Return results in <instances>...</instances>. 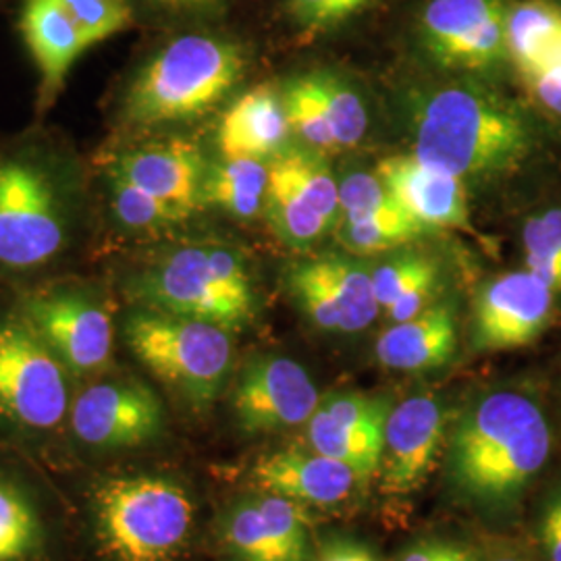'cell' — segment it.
<instances>
[{"mask_svg":"<svg viewBox=\"0 0 561 561\" xmlns=\"http://www.w3.org/2000/svg\"><path fill=\"white\" fill-rule=\"evenodd\" d=\"M551 454V426L541 405L512 389L472 401L445 443L447 479L463 500L489 510L520 502Z\"/></svg>","mask_w":561,"mask_h":561,"instance_id":"1","label":"cell"},{"mask_svg":"<svg viewBox=\"0 0 561 561\" xmlns=\"http://www.w3.org/2000/svg\"><path fill=\"white\" fill-rule=\"evenodd\" d=\"M245 67L240 41L217 32L180 34L136 73L123 102L125 123L152 129L201 117L240 83Z\"/></svg>","mask_w":561,"mask_h":561,"instance_id":"2","label":"cell"},{"mask_svg":"<svg viewBox=\"0 0 561 561\" xmlns=\"http://www.w3.org/2000/svg\"><path fill=\"white\" fill-rule=\"evenodd\" d=\"M526 150L520 115L474 85H445L426 99L416 117L412 154L460 180L507 171Z\"/></svg>","mask_w":561,"mask_h":561,"instance_id":"3","label":"cell"},{"mask_svg":"<svg viewBox=\"0 0 561 561\" xmlns=\"http://www.w3.org/2000/svg\"><path fill=\"white\" fill-rule=\"evenodd\" d=\"M129 296L141 308L210 322L229 333L256 314L250 273L240 254L222 245H183L162 254L131 279Z\"/></svg>","mask_w":561,"mask_h":561,"instance_id":"4","label":"cell"},{"mask_svg":"<svg viewBox=\"0 0 561 561\" xmlns=\"http://www.w3.org/2000/svg\"><path fill=\"white\" fill-rule=\"evenodd\" d=\"M90 503L102 549L117 561L173 560L196 512L185 486L162 474L106 479Z\"/></svg>","mask_w":561,"mask_h":561,"instance_id":"5","label":"cell"},{"mask_svg":"<svg viewBox=\"0 0 561 561\" xmlns=\"http://www.w3.org/2000/svg\"><path fill=\"white\" fill-rule=\"evenodd\" d=\"M123 337L134 356L192 408L206 410L221 396L233 364L227 329L138 306L125 319Z\"/></svg>","mask_w":561,"mask_h":561,"instance_id":"6","label":"cell"},{"mask_svg":"<svg viewBox=\"0 0 561 561\" xmlns=\"http://www.w3.org/2000/svg\"><path fill=\"white\" fill-rule=\"evenodd\" d=\"M71 373L27 322L0 319V421L25 431L59 428L71 410Z\"/></svg>","mask_w":561,"mask_h":561,"instance_id":"7","label":"cell"},{"mask_svg":"<svg viewBox=\"0 0 561 561\" xmlns=\"http://www.w3.org/2000/svg\"><path fill=\"white\" fill-rule=\"evenodd\" d=\"M512 0H422L412 18V41L447 71L486 73L507 57Z\"/></svg>","mask_w":561,"mask_h":561,"instance_id":"8","label":"cell"},{"mask_svg":"<svg viewBox=\"0 0 561 561\" xmlns=\"http://www.w3.org/2000/svg\"><path fill=\"white\" fill-rule=\"evenodd\" d=\"M67 241L59 190L34 162L0 161V264L34 268L53 261Z\"/></svg>","mask_w":561,"mask_h":561,"instance_id":"9","label":"cell"},{"mask_svg":"<svg viewBox=\"0 0 561 561\" xmlns=\"http://www.w3.org/2000/svg\"><path fill=\"white\" fill-rule=\"evenodd\" d=\"M20 317L71 377H92L111 364L115 329L99 298L80 289L41 291L23 300Z\"/></svg>","mask_w":561,"mask_h":561,"instance_id":"10","label":"cell"},{"mask_svg":"<svg viewBox=\"0 0 561 561\" xmlns=\"http://www.w3.org/2000/svg\"><path fill=\"white\" fill-rule=\"evenodd\" d=\"M69 428L92 449H134L161 435L164 410L159 396L138 379H104L90 382L73 398Z\"/></svg>","mask_w":561,"mask_h":561,"instance_id":"11","label":"cell"},{"mask_svg":"<svg viewBox=\"0 0 561 561\" xmlns=\"http://www.w3.org/2000/svg\"><path fill=\"white\" fill-rule=\"evenodd\" d=\"M321 401L308 370L287 356H256L241 368L233 416L245 435H275L306 426Z\"/></svg>","mask_w":561,"mask_h":561,"instance_id":"12","label":"cell"},{"mask_svg":"<svg viewBox=\"0 0 561 561\" xmlns=\"http://www.w3.org/2000/svg\"><path fill=\"white\" fill-rule=\"evenodd\" d=\"M266 208L283 240L308 245L340 217V183L319 157L280 152L271 161Z\"/></svg>","mask_w":561,"mask_h":561,"instance_id":"13","label":"cell"},{"mask_svg":"<svg viewBox=\"0 0 561 561\" xmlns=\"http://www.w3.org/2000/svg\"><path fill=\"white\" fill-rule=\"evenodd\" d=\"M289 289L304 314L322 331L358 333L381 312L373 271L352 259L301 262L289 273Z\"/></svg>","mask_w":561,"mask_h":561,"instance_id":"14","label":"cell"},{"mask_svg":"<svg viewBox=\"0 0 561 561\" xmlns=\"http://www.w3.org/2000/svg\"><path fill=\"white\" fill-rule=\"evenodd\" d=\"M393 403L382 396L331 393L306 422L308 447L335 458L370 481L381 470L385 424Z\"/></svg>","mask_w":561,"mask_h":561,"instance_id":"15","label":"cell"},{"mask_svg":"<svg viewBox=\"0 0 561 561\" xmlns=\"http://www.w3.org/2000/svg\"><path fill=\"white\" fill-rule=\"evenodd\" d=\"M449 412L435 396H412L391 408L385 424L381 486L387 495L419 491L445 451Z\"/></svg>","mask_w":561,"mask_h":561,"instance_id":"16","label":"cell"},{"mask_svg":"<svg viewBox=\"0 0 561 561\" xmlns=\"http://www.w3.org/2000/svg\"><path fill=\"white\" fill-rule=\"evenodd\" d=\"M553 306L556 291L526 268L489 280L474 300V347L507 352L530 345L549 327Z\"/></svg>","mask_w":561,"mask_h":561,"instance_id":"17","label":"cell"},{"mask_svg":"<svg viewBox=\"0 0 561 561\" xmlns=\"http://www.w3.org/2000/svg\"><path fill=\"white\" fill-rule=\"evenodd\" d=\"M236 561H310V520L300 503L261 491L231 503L219 524Z\"/></svg>","mask_w":561,"mask_h":561,"instance_id":"18","label":"cell"},{"mask_svg":"<svg viewBox=\"0 0 561 561\" xmlns=\"http://www.w3.org/2000/svg\"><path fill=\"white\" fill-rule=\"evenodd\" d=\"M375 173L401 208L426 229H470L463 180L454 173L416 154L389 157Z\"/></svg>","mask_w":561,"mask_h":561,"instance_id":"19","label":"cell"},{"mask_svg":"<svg viewBox=\"0 0 561 561\" xmlns=\"http://www.w3.org/2000/svg\"><path fill=\"white\" fill-rule=\"evenodd\" d=\"M108 173L136 183L187 217L204 201V159L192 141L167 140L131 148L115 159Z\"/></svg>","mask_w":561,"mask_h":561,"instance_id":"20","label":"cell"},{"mask_svg":"<svg viewBox=\"0 0 561 561\" xmlns=\"http://www.w3.org/2000/svg\"><path fill=\"white\" fill-rule=\"evenodd\" d=\"M252 477L264 493L319 507L345 502L362 482L354 468L314 449H280L262 456Z\"/></svg>","mask_w":561,"mask_h":561,"instance_id":"21","label":"cell"},{"mask_svg":"<svg viewBox=\"0 0 561 561\" xmlns=\"http://www.w3.org/2000/svg\"><path fill=\"white\" fill-rule=\"evenodd\" d=\"M20 27L41 71L42 106H50L73 62L92 44L59 0H23Z\"/></svg>","mask_w":561,"mask_h":561,"instance_id":"22","label":"cell"},{"mask_svg":"<svg viewBox=\"0 0 561 561\" xmlns=\"http://www.w3.org/2000/svg\"><path fill=\"white\" fill-rule=\"evenodd\" d=\"M291 136L279 88L261 83L229 106L219 127V148L227 159L277 157Z\"/></svg>","mask_w":561,"mask_h":561,"instance_id":"23","label":"cell"},{"mask_svg":"<svg viewBox=\"0 0 561 561\" xmlns=\"http://www.w3.org/2000/svg\"><path fill=\"white\" fill-rule=\"evenodd\" d=\"M458 347V322L449 306H428L410 321L393 322L385 329L375 354L385 368L401 373H424L442 368Z\"/></svg>","mask_w":561,"mask_h":561,"instance_id":"24","label":"cell"},{"mask_svg":"<svg viewBox=\"0 0 561 561\" xmlns=\"http://www.w3.org/2000/svg\"><path fill=\"white\" fill-rule=\"evenodd\" d=\"M437 280L439 268L424 254H403L373 268L375 298L391 322L410 321L426 310Z\"/></svg>","mask_w":561,"mask_h":561,"instance_id":"25","label":"cell"},{"mask_svg":"<svg viewBox=\"0 0 561 561\" xmlns=\"http://www.w3.org/2000/svg\"><path fill=\"white\" fill-rule=\"evenodd\" d=\"M271 162L227 159L206 173L202 198L236 219H254L266 208Z\"/></svg>","mask_w":561,"mask_h":561,"instance_id":"26","label":"cell"},{"mask_svg":"<svg viewBox=\"0 0 561 561\" xmlns=\"http://www.w3.org/2000/svg\"><path fill=\"white\" fill-rule=\"evenodd\" d=\"M42 542L38 510L18 484L0 479V561L32 560Z\"/></svg>","mask_w":561,"mask_h":561,"instance_id":"27","label":"cell"},{"mask_svg":"<svg viewBox=\"0 0 561 561\" xmlns=\"http://www.w3.org/2000/svg\"><path fill=\"white\" fill-rule=\"evenodd\" d=\"M108 201L115 221L131 233L161 231L187 219V215L171 204L115 173H108Z\"/></svg>","mask_w":561,"mask_h":561,"instance_id":"28","label":"cell"},{"mask_svg":"<svg viewBox=\"0 0 561 561\" xmlns=\"http://www.w3.org/2000/svg\"><path fill=\"white\" fill-rule=\"evenodd\" d=\"M310 80L322 102L327 119L340 148L360 144L368 129V113L352 83L333 71H310Z\"/></svg>","mask_w":561,"mask_h":561,"instance_id":"29","label":"cell"},{"mask_svg":"<svg viewBox=\"0 0 561 561\" xmlns=\"http://www.w3.org/2000/svg\"><path fill=\"white\" fill-rule=\"evenodd\" d=\"M280 96H283L291 134H296L317 152L340 150L331 123L322 108L321 99L314 90V83L310 80V71L287 81L280 88Z\"/></svg>","mask_w":561,"mask_h":561,"instance_id":"30","label":"cell"},{"mask_svg":"<svg viewBox=\"0 0 561 561\" xmlns=\"http://www.w3.org/2000/svg\"><path fill=\"white\" fill-rule=\"evenodd\" d=\"M424 231L426 227L416 219H412L405 210L364 219V221H341L343 245L358 256L391 252L421 238Z\"/></svg>","mask_w":561,"mask_h":561,"instance_id":"31","label":"cell"},{"mask_svg":"<svg viewBox=\"0 0 561 561\" xmlns=\"http://www.w3.org/2000/svg\"><path fill=\"white\" fill-rule=\"evenodd\" d=\"M379 2L381 0H280V9L291 30L304 41H312L337 32Z\"/></svg>","mask_w":561,"mask_h":561,"instance_id":"32","label":"cell"},{"mask_svg":"<svg viewBox=\"0 0 561 561\" xmlns=\"http://www.w3.org/2000/svg\"><path fill=\"white\" fill-rule=\"evenodd\" d=\"M526 271L561 291V208H549L524 225Z\"/></svg>","mask_w":561,"mask_h":561,"instance_id":"33","label":"cell"},{"mask_svg":"<svg viewBox=\"0 0 561 561\" xmlns=\"http://www.w3.org/2000/svg\"><path fill=\"white\" fill-rule=\"evenodd\" d=\"M403 210L377 173H350L340 183L341 221H364Z\"/></svg>","mask_w":561,"mask_h":561,"instance_id":"34","label":"cell"},{"mask_svg":"<svg viewBox=\"0 0 561 561\" xmlns=\"http://www.w3.org/2000/svg\"><path fill=\"white\" fill-rule=\"evenodd\" d=\"M90 44H99L134 23L131 0H59Z\"/></svg>","mask_w":561,"mask_h":561,"instance_id":"35","label":"cell"},{"mask_svg":"<svg viewBox=\"0 0 561 561\" xmlns=\"http://www.w3.org/2000/svg\"><path fill=\"white\" fill-rule=\"evenodd\" d=\"M539 537L547 561H561V486L542 505Z\"/></svg>","mask_w":561,"mask_h":561,"instance_id":"36","label":"cell"},{"mask_svg":"<svg viewBox=\"0 0 561 561\" xmlns=\"http://www.w3.org/2000/svg\"><path fill=\"white\" fill-rule=\"evenodd\" d=\"M520 78L545 108L561 117V71H530Z\"/></svg>","mask_w":561,"mask_h":561,"instance_id":"37","label":"cell"},{"mask_svg":"<svg viewBox=\"0 0 561 561\" xmlns=\"http://www.w3.org/2000/svg\"><path fill=\"white\" fill-rule=\"evenodd\" d=\"M401 561H479L470 547L458 542L428 541L412 547Z\"/></svg>","mask_w":561,"mask_h":561,"instance_id":"38","label":"cell"},{"mask_svg":"<svg viewBox=\"0 0 561 561\" xmlns=\"http://www.w3.org/2000/svg\"><path fill=\"white\" fill-rule=\"evenodd\" d=\"M154 11L171 18H210L225 9L229 0H144Z\"/></svg>","mask_w":561,"mask_h":561,"instance_id":"39","label":"cell"},{"mask_svg":"<svg viewBox=\"0 0 561 561\" xmlns=\"http://www.w3.org/2000/svg\"><path fill=\"white\" fill-rule=\"evenodd\" d=\"M317 561H379V558L362 542L333 539L322 547Z\"/></svg>","mask_w":561,"mask_h":561,"instance_id":"40","label":"cell"},{"mask_svg":"<svg viewBox=\"0 0 561 561\" xmlns=\"http://www.w3.org/2000/svg\"><path fill=\"white\" fill-rule=\"evenodd\" d=\"M491 561H524L518 556H497V558H493Z\"/></svg>","mask_w":561,"mask_h":561,"instance_id":"41","label":"cell"}]
</instances>
